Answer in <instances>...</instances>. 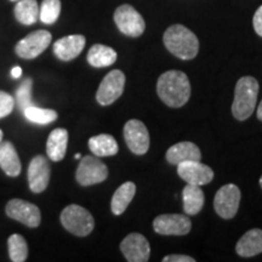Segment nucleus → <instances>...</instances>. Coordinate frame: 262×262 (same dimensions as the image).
<instances>
[{
    "mask_svg": "<svg viewBox=\"0 0 262 262\" xmlns=\"http://www.w3.org/2000/svg\"><path fill=\"white\" fill-rule=\"evenodd\" d=\"M108 178V169L96 156H86L80 160L75 179L84 187L103 182Z\"/></svg>",
    "mask_w": 262,
    "mask_h": 262,
    "instance_id": "423d86ee",
    "label": "nucleus"
},
{
    "mask_svg": "<svg viewBox=\"0 0 262 262\" xmlns=\"http://www.w3.org/2000/svg\"><path fill=\"white\" fill-rule=\"evenodd\" d=\"M124 139L129 149L135 155L142 156L149 148V134L141 120L131 119L124 126Z\"/></svg>",
    "mask_w": 262,
    "mask_h": 262,
    "instance_id": "9b49d317",
    "label": "nucleus"
},
{
    "mask_svg": "<svg viewBox=\"0 0 262 262\" xmlns=\"http://www.w3.org/2000/svg\"><path fill=\"white\" fill-rule=\"evenodd\" d=\"M0 168L10 178H17L21 173L22 165L17 150L10 141L0 143Z\"/></svg>",
    "mask_w": 262,
    "mask_h": 262,
    "instance_id": "a211bd4d",
    "label": "nucleus"
},
{
    "mask_svg": "<svg viewBox=\"0 0 262 262\" xmlns=\"http://www.w3.org/2000/svg\"><path fill=\"white\" fill-rule=\"evenodd\" d=\"M22 75V68L18 67V66H16L11 70V77L14 78V79H18L19 77Z\"/></svg>",
    "mask_w": 262,
    "mask_h": 262,
    "instance_id": "473e14b6",
    "label": "nucleus"
},
{
    "mask_svg": "<svg viewBox=\"0 0 262 262\" xmlns=\"http://www.w3.org/2000/svg\"><path fill=\"white\" fill-rule=\"evenodd\" d=\"M257 118H258V120H261L262 122V101L257 107Z\"/></svg>",
    "mask_w": 262,
    "mask_h": 262,
    "instance_id": "72a5a7b5",
    "label": "nucleus"
},
{
    "mask_svg": "<svg viewBox=\"0 0 262 262\" xmlns=\"http://www.w3.org/2000/svg\"><path fill=\"white\" fill-rule=\"evenodd\" d=\"M9 256L12 262H24L28 256L27 242L21 234H12L8 239Z\"/></svg>",
    "mask_w": 262,
    "mask_h": 262,
    "instance_id": "a878e982",
    "label": "nucleus"
},
{
    "mask_svg": "<svg viewBox=\"0 0 262 262\" xmlns=\"http://www.w3.org/2000/svg\"><path fill=\"white\" fill-rule=\"evenodd\" d=\"M61 224L63 227L78 237H86L95 227L93 215L80 205H68L61 212Z\"/></svg>",
    "mask_w": 262,
    "mask_h": 262,
    "instance_id": "20e7f679",
    "label": "nucleus"
},
{
    "mask_svg": "<svg viewBox=\"0 0 262 262\" xmlns=\"http://www.w3.org/2000/svg\"><path fill=\"white\" fill-rule=\"evenodd\" d=\"M74 158L75 159H80L81 158V155H80V153H77V155L74 156Z\"/></svg>",
    "mask_w": 262,
    "mask_h": 262,
    "instance_id": "f704fd0d",
    "label": "nucleus"
},
{
    "mask_svg": "<svg viewBox=\"0 0 262 262\" xmlns=\"http://www.w3.org/2000/svg\"><path fill=\"white\" fill-rule=\"evenodd\" d=\"M15 17L25 26L34 25L39 19L37 0H18L15 6Z\"/></svg>",
    "mask_w": 262,
    "mask_h": 262,
    "instance_id": "393cba45",
    "label": "nucleus"
},
{
    "mask_svg": "<svg viewBox=\"0 0 262 262\" xmlns=\"http://www.w3.org/2000/svg\"><path fill=\"white\" fill-rule=\"evenodd\" d=\"M117 61V52L114 49L102 44H95L88 52V62L96 68L108 67Z\"/></svg>",
    "mask_w": 262,
    "mask_h": 262,
    "instance_id": "5701e85b",
    "label": "nucleus"
},
{
    "mask_svg": "<svg viewBox=\"0 0 262 262\" xmlns=\"http://www.w3.org/2000/svg\"><path fill=\"white\" fill-rule=\"evenodd\" d=\"M32 88L33 80L31 78H26V79L21 83V85L17 88V91H16V100H17V106L19 110L25 111L26 108L29 106H34L32 100Z\"/></svg>",
    "mask_w": 262,
    "mask_h": 262,
    "instance_id": "c85d7f7f",
    "label": "nucleus"
},
{
    "mask_svg": "<svg viewBox=\"0 0 262 262\" xmlns=\"http://www.w3.org/2000/svg\"><path fill=\"white\" fill-rule=\"evenodd\" d=\"M136 193V185L134 182H125L114 192L111 209L114 215H122L129 206Z\"/></svg>",
    "mask_w": 262,
    "mask_h": 262,
    "instance_id": "4be33fe9",
    "label": "nucleus"
},
{
    "mask_svg": "<svg viewBox=\"0 0 262 262\" xmlns=\"http://www.w3.org/2000/svg\"><path fill=\"white\" fill-rule=\"evenodd\" d=\"M3 142V131L0 130V143Z\"/></svg>",
    "mask_w": 262,
    "mask_h": 262,
    "instance_id": "c9c22d12",
    "label": "nucleus"
},
{
    "mask_svg": "<svg viewBox=\"0 0 262 262\" xmlns=\"http://www.w3.org/2000/svg\"><path fill=\"white\" fill-rule=\"evenodd\" d=\"M120 250L129 262H147L149 260V243L145 235L140 233L126 235L120 243Z\"/></svg>",
    "mask_w": 262,
    "mask_h": 262,
    "instance_id": "2eb2a0df",
    "label": "nucleus"
},
{
    "mask_svg": "<svg viewBox=\"0 0 262 262\" xmlns=\"http://www.w3.org/2000/svg\"><path fill=\"white\" fill-rule=\"evenodd\" d=\"M258 83L253 77H243L235 84L232 114L237 120L248 119L254 113L257 102Z\"/></svg>",
    "mask_w": 262,
    "mask_h": 262,
    "instance_id": "7ed1b4c3",
    "label": "nucleus"
},
{
    "mask_svg": "<svg viewBox=\"0 0 262 262\" xmlns=\"http://www.w3.org/2000/svg\"><path fill=\"white\" fill-rule=\"evenodd\" d=\"M10 2H18V0H10Z\"/></svg>",
    "mask_w": 262,
    "mask_h": 262,
    "instance_id": "4c0bfd02",
    "label": "nucleus"
},
{
    "mask_svg": "<svg viewBox=\"0 0 262 262\" xmlns=\"http://www.w3.org/2000/svg\"><path fill=\"white\" fill-rule=\"evenodd\" d=\"M51 39L50 32L44 31V29L34 31L17 42L15 51L21 58L33 60L47 50L49 45L51 44Z\"/></svg>",
    "mask_w": 262,
    "mask_h": 262,
    "instance_id": "0eeeda50",
    "label": "nucleus"
},
{
    "mask_svg": "<svg viewBox=\"0 0 262 262\" xmlns=\"http://www.w3.org/2000/svg\"><path fill=\"white\" fill-rule=\"evenodd\" d=\"M260 186H261V188H262V176H261V179H260Z\"/></svg>",
    "mask_w": 262,
    "mask_h": 262,
    "instance_id": "e433bc0d",
    "label": "nucleus"
},
{
    "mask_svg": "<svg viewBox=\"0 0 262 262\" xmlns=\"http://www.w3.org/2000/svg\"><path fill=\"white\" fill-rule=\"evenodd\" d=\"M157 93L166 106L179 108L185 106L191 97L188 77L181 71H168L159 77Z\"/></svg>",
    "mask_w": 262,
    "mask_h": 262,
    "instance_id": "f257e3e1",
    "label": "nucleus"
},
{
    "mask_svg": "<svg viewBox=\"0 0 262 262\" xmlns=\"http://www.w3.org/2000/svg\"><path fill=\"white\" fill-rule=\"evenodd\" d=\"M5 211L10 219H14L27 227L35 228L41 222L40 210L38 206L22 199H11L6 204Z\"/></svg>",
    "mask_w": 262,
    "mask_h": 262,
    "instance_id": "9d476101",
    "label": "nucleus"
},
{
    "mask_svg": "<svg viewBox=\"0 0 262 262\" xmlns=\"http://www.w3.org/2000/svg\"><path fill=\"white\" fill-rule=\"evenodd\" d=\"M60 0H42L40 10H39V18L42 24L54 25L60 17Z\"/></svg>",
    "mask_w": 262,
    "mask_h": 262,
    "instance_id": "cd10ccee",
    "label": "nucleus"
},
{
    "mask_svg": "<svg viewBox=\"0 0 262 262\" xmlns=\"http://www.w3.org/2000/svg\"><path fill=\"white\" fill-rule=\"evenodd\" d=\"M89 148L98 158L111 157L118 153V143L112 135L101 134V135L93 136L89 140Z\"/></svg>",
    "mask_w": 262,
    "mask_h": 262,
    "instance_id": "b1692460",
    "label": "nucleus"
},
{
    "mask_svg": "<svg viewBox=\"0 0 262 262\" xmlns=\"http://www.w3.org/2000/svg\"><path fill=\"white\" fill-rule=\"evenodd\" d=\"M253 26L255 32H256L260 37H262V5L256 10V12H255L253 18Z\"/></svg>",
    "mask_w": 262,
    "mask_h": 262,
    "instance_id": "7c9ffc66",
    "label": "nucleus"
},
{
    "mask_svg": "<svg viewBox=\"0 0 262 262\" xmlns=\"http://www.w3.org/2000/svg\"><path fill=\"white\" fill-rule=\"evenodd\" d=\"M235 251L242 257H253L262 253V229L248 231L235 245Z\"/></svg>",
    "mask_w": 262,
    "mask_h": 262,
    "instance_id": "6ab92c4d",
    "label": "nucleus"
},
{
    "mask_svg": "<svg viewBox=\"0 0 262 262\" xmlns=\"http://www.w3.org/2000/svg\"><path fill=\"white\" fill-rule=\"evenodd\" d=\"M85 37L80 34L67 35L63 37L54 44V54L61 61H71L74 60L80 55V52L84 50L85 47Z\"/></svg>",
    "mask_w": 262,
    "mask_h": 262,
    "instance_id": "dca6fc26",
    "label": "nucleus"
},
{
    "mask_svg": "<svg viewBox=\"0 0 262 262\" xmlns=\"http://www.w3.org/2000/svg\"><path fill=\"white\" fill-rule=\"evenodd\" d=\"M26 119L34 124H50L57 119V113L54 110H47L37 106H29L24 111Z\"/></svg>",
    "mask_w": 262,
    "mask_h": 262,
    "instance_id": "bb28decb",
    "label": "nucleus"
},
{
    "mask_svg": "<svg viewBox=\"0 0 262 262\" xmlns=\"http://www.w3.org/2000/svg\"><path fill=\"white\" fill-rule=\"evenodd\" d=\"M163 40L165 48L181 60H192L199 51L196 35L182 25H173L166 29Z\"/></svg>",
    "mask_w": 262,
    "mask_h": 262,
    "instance_id": "f03ea898",
    "label": "nucleus"
},
{
    "mask_svg": "<svg viewBox=\"0 0 262 262\" xmlns=\"http://www.w3.org/2000/svg\"><path fill=\"white\" fill-rule=\"evenodd\" d=\"M124 86H125V74L122 71L116 70L110 72L103 80L96 93V100L101 106H110L122 96Z\"/></svg>",
    "mask_w": 262,
    "mask_h": 262,
    "instance_id": "6e6552de",
    "label": "nucleus"
},
{
    "mask_svg": "<svg viewBox=\"0 0 262 262\" xmlns=\"http://www.w3.org/2000/svg\"><path fill=\"white\" fill-rule=\"evenodd\" d=\"M178 173L183 181L189 185L204 186L208 185L214 179V171L210 166L201 163V160H191L179 164Z\"/></svg>",
    "mask_w": 262,
    "mask_h": 262,
    "instance_id": "ddd939ff",
    "label": "nucleus"
},
{
    "mask_svg": "<svg viewBox=\"0 0 262 262\" xmlns=\"http://www.w3.org/2000/svg\"><path fill=\"white\" fill-rule=\"evenodd\" d=\"M183 196V210L187 215H196L202 211L204 206V193H203L201 186L189 185L187 183L182 192Z\"/></svg>",
    "mask_w": 262,
    "mask_h": 262,
    "instance_id": "412c9836",
    "label": "nucleus"
},
{
    "mask_svg": "<svg viewBox=\"0 0 262 262\" xmlns=\"http://www.w3.org/2000/svg\"><path fill=\"white\" fill-rule=\"evenodd\" d=\"M50 164L44 156H37L28 166V185L33 193L44 192L50 182Z\"/></svg>",
    "mask_w": 262,
    "mask_h": 262,
    "instance_id": "4468645a",
    "label": "nucleus"
},
{
    "mask_svg": "<svg viewBox=\"0 0 262 262\" xmlns=\"http://www.w3.org/2000/svg\"><path fill=\"white\" fill-rule=\"evenodd\" d=\"M68 145V131L55 129L50 133L47 141V153L52 162H61L64 158Z\"/></svg>",
    "mask_w": 262,
    "mask_h": 262,
    "instance_id": "aec40b11",
    "label": "nucleus"
},
{
    "mask_svg": "<svg viewBox=\"0 0 262 262\" xmlns=\"http://www.w3.org/2000/svg\"><path fill=\"white\" fill-rule=\"evenodd\" d=\"M195 260L187 255H168L163 258V262H194Z\"/></svg>",
    "mask_w": 262,
    "mask_h": 262,
    "instance_id": "2f4dec72",
    "label": "nucleus"
},
{
    "mask_svg": "<svg viewBox=\"0 0 262 262\" xmlns=\"http://www.w3.org/2000/svg\"><path fill=\"white\" fill-rule=\"evenodd\" d=\"M241 189L233 183L222 186L216 193L214 199V208L216 214L220 217L229 220L237 214L241 203Z\"/></svg>",
    "mask_w": 262,
    "mask_h": 262,
    "instance_id": "1a4fd4ad",
    "label": "nucleus"
},
{
    "mask_svg": "<svg viewBox=\"0 0 262 262\" xmlns=\"http://www.w3.org/2000/svg\"><path fill=\"white\" fill-rule=\"evenodd\" d=\"M201 159L202 153L199 147L195 143L189 142V141L176 143V145L170 147L166 152V160L172 165H179V164L185 162Z\"/></svg>",
    "mask_w": 262,
    "mask_h": 262,
    "instance_id": "f3484780",
    "label": "nucleus"
},
{
    "mask_svg": "<svg viewBox=\"0 0 262 262\" xmlns=\"http://www.w3.org/2000/svg\"><path fill=\"white\" fill-rule=\"evenodd\" d=\"M15 107V100L11 95L0 91V119L11 114Z\"/></svg>",
    "mask_w": 262,
    "mask_h": 262,
    "instance_id": "c756f323",
    "label": "nucleus"
},
{
    "mask_svg": "<svg viewBox=\"0 0 262 262\" xmlns=\"http://www.w3.org/2000/svg\"><path fill=\"white\" fill-rule=\"evenodd\" d=\"M153 228L163 235H186L191 232L192 222L185 215L164 214L155 219Z\"/></svg>",
    "mask_w": 262,
    "mask_h": 262,
    "instance_id": "f8f14e48",
    "label": "nucleus"
},
{
    "mask_svg": "<svg viewBox=\"0 0 262 262\" xmlns=\"http://www.w3.org/2000/svg\"><path fill=\"white\" fill-rule=\"evenodd\" d=\"M114 22L123 34L133 38L142 35L146 28L145 19L139 11L129 4H124L116 10Z\"/></svg>",
    "mask_w": 262,
    "mask_h": 262,
    "instance_id": "39448f33",
    "label": "nucleus"
}]
</instances>
